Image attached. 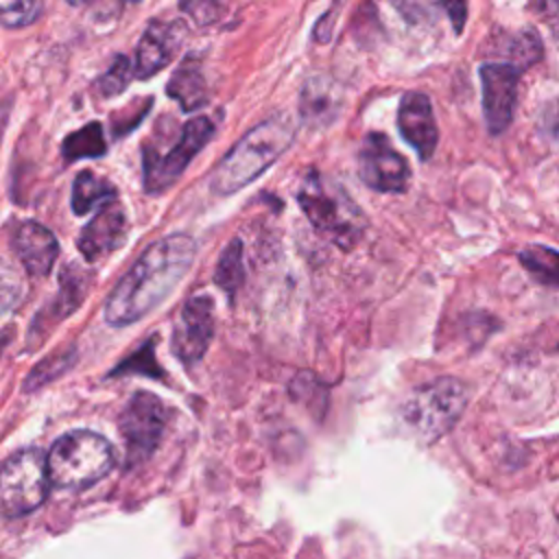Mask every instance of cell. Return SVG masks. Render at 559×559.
<instances>
[{"mask_svg": "<svg viewBox=\"0 0 559 559\" xmlns=\"http://www.w3.org/2000/svg\"><path fill=\"white\" fill-rule=\"evenodd\" d=\"M194 240L173 234L153 242L105 301L109 325H129L155 310L183 280L194 260Z\"/></svg>", "mask_w": 559, "mask_h": 559, "instance_id": "1", "label": "cell"}, {"mask_svg": "<svg viewBox=\"0 0 559 559\" xmlns=\"http://www.w3.org/2000/svg\"><path fill=\"white\" fill-rule=\"evenodd\" d=\"M293 138L295 122L286 114L253 127L212 173V190L218 194H231L245 188L290 146Z\"/></svg>", "mask_w": 559, "mask_h": 559, "instance_id": "2", "label": "cell"}, {"mask_svg": "<svg viewBox=\"0 0 559 559\" xmlns=\"http://www.w3.org/2000/svg\"><path fill=\"white\" fill-rule=\"evenodd\" d=\"M46 465L50 485L59 489H85L109 474L114 450L105 437L90 430H74L52 443Z\"/></svg>", "mask_w": 559, "mask_h": 559, "instance_id": "3", "label": "cell"}, {"mask_svg": "<svg viewBox=\"0 0 559 559\" xmlns=\"http://www.w3.org/2000/svg\"><path fill=\"white\" fill-rule=\"evenodd\" d=\"M297 199L308 221L317 227V231L334 240L338 247H349L360 236V210L352 203V199L341 186L332 183L323 175H306L297 192Z\"/></svg>", "mask_w": 559, "mask_h": 559, "instance_id": "4", "label": "cell"}, {"mask_svg": "<svg viewBox=\"0 0 559 559\" xmlns=\"http://www.w3.org/2000/svg\"><path fill=\"white\" fill-rule=\"evenodd\" d=\"M465 386L456 378H439L421 389H415L404 408V421L426 443H432L448 432L465 408Z\"/></svg>", "mask_w": 559, "mask_h": 559, "instance_id": "5", "label": "cell"}, {"mask_svg": "<svg viewBox=\"0 0 559 559\" xmlns=\"http://www.w3.org/2000/svg\"><path fill=\"white\" fill-rule=\"evenodd\" d=\"M48 487L46 454L37 448L15 452L0 467V511L9 518L35 511L46 500Z\"/></svg>", "mask_w": 559, "mask_h": 559, "instance_id": "6", "label": "cell"}, {"mask_svg": "<svg viewBox=\"0 0 559 559\" xmlns=\"http://www.w3.org/2000/svg\"><path fill=\"white\" fill-rule=\"evenodd\" d=\"M214 124L210 118H192L181 129L179 140L175 146H170L166 153H159L157 148L144 146V188L146 192H164L168 186L177 181V177L183 173V168L190 164V159L205 146V142L212 138Z\"/></svg>", "mask_w": 559, "mask_h": 559, "instance_id": "7", "label": "cell"}, {"mask_svg": "<svg viewBox=\"0 0 559 559\" xmlns=\"http://www.w3.org/2000/svg\"><path fill=\"white\" fill-rule=\"evenodd\" d=\"M166 421L168 411L157 395L148 391H138L131 395L120 415V432L127 443L129 465H138L151 456L164 435Z\"/></svg>", "mask_w": 559, "mask_h": 559, "instance_id": "8", "label": "cell"}, {"mask_svg": "<svg viewBox=\"0 0 559 559\" xmlns=\"http://www.w3.org/2000/svg\"><path fill=\"white\" fill-rule=\"evenodd\" d=\"M358 175L373 190L404 192L411 170L382 133H369L358 153Z\"/></svg>", "mask_w": 559, "mask_h": 559, "instance_id": "9", "label": "cell"}, {"mask_svg": "<svg viewBox=\"0 0 559 559\" xmlns=\"http://www.w3.org/2000/svg\"><path fill=\"white\" fill-rule=\"evenodd\" d=\"M214 336V306L207 295L190 297L173 332V352L186 365L197 362Z\"/></svg>", "mask_w": 559, "mask_h": 559, "instance_id": "10", "label": "cell"}, {"mask_svg": "<svg viewBox=\"0 0 559 559\" xmlns=\"http://www.w3.org/2000/svg\"><path fill=\"white\" fill-rule=\"evenodd\" d=\"M520 70L511 63H487L480 68L483 83V111L491 133L509 127L515 109Z\"/></svg>", "mask_w": 559, "mask_h": 559, "instance_id": "11", "label": "cell"}, {"mask_svg": "<svg viewBox=\"0 0 559 559\" xmlns=\"http://www.w3.org/2000/svg\"><path fill=\"white\" fill-rule=\"evenodd\" d=\"M129 225L124 212L111 201L100 207V212L81 229L79 251L85 260L96 262L98 258L116 251L127 238Z\"/></svg>", "mask_w": 559, "mask_h": 559, "instance_id": "12", "label": "cell"}, {"mask_svg": "<svg viewBox=\"0 0 559 559\" xmlns=\"http://www.w3.org/2000/svg\"><path fill=\"white\" fill-rule=\"evenodd\" d=\"M397 127L402 138L417 151L421 159H428L435 153L439 131L430 100L424 94L411 92L402 98L397 111Z\"/></svg>", "mask_w": 559, "mask_h": 559, "instance_id": "13", "label": "cell"}, {"mask_svg": "<svg viewBox=\"0 0 559 559\" xmlns=\"http://www.w3.org/2000/svg\"><path fill=\"white\" fill-rule=\"evenodd\" d=\"M181 35L183 31L177 22H151L138 44L135 74L140 79H148L168 66L181 44Z\"/></svg>", "mask_w": 559, "mask_h": 559, "instance_id": "14", "label": "cell"}, {"mask_svg": "<svg viewBox=\"0 0 559 559\" xmlns=\"http://www.w3.org/2000/svg\"><path fill=\"white\" fill-rule=\"evenodd\" d=\"M13 249L31 275L44 277L57 260L59 245L50 229L35 221H24L13 234Z\"/></svg>", "mask_w": 559, "mask_h": 559, "instance_id": "15", "label": "cell"}, {"mask_svg": "<svg viewBox=\"0 0 559 559\" xmlns=\"http://www.w3.org/2000/svg\"><path fill=\"white\" fill-rule=\"evenodd\" d=\"M166 92L170 98H175L181 105L183 111H192L207 103L205 79L194 59H186L175 70V74L170 76V81L166 85Z\"/></svg>", "mask_w": 559, "mask_h": 559, "instance_id": "16", "label": "cell"}, {"mask_svg": "<svg viewBox=\"0 0 559 559\" xmlns=\"http://www.w3.org/2000/svg\"><path fill=\"white\" fill-rule=\"evenodd\" d=\"M116 199V188L107 181L94 175L92 170H83L74 179L72 188V210L74 214H87L94 207H103Z\"/></svg>", "mask_w": 559, "mask_h": 559, "instance_id": "17", "label": "cell"}, {"mask_svg": "<svg viewBox=\"0 0 559 559\" xmlns=\"http://www.w3.org/2000/svg\"><path fill=\"white\" fill-rule=\"evenodd\" d=\"M520 262L539 284L559 288V251L544 245H531L520 253Z\"/></svg>", "mask_w": 559, "mask_h": 559, "instance_id": "18", "label": "cell"}, {"mask_svg": "<svg viewBox=\"0 0 559 559\" xmlns=\"http://www.w3.org/2000/svg\"><path fill=\"white\" fill-rule=\"evenodd\" d=\"M105 151H107V144L103 140L100 122H90L81 127L79 131L70 133L61 144V153L68 162H74L81 157H100Z\"/></svg>", "mask_w": 559, "mask_h": 559, "instance_id": "19", "label": "cell"}, {"mask_svg": "<svg viewBox=\"0 0 559 559\" xmlns=\"http://www.w3.org/2000/svg\"><path fill=\"white\" fill-rule=\"evenodd\" d=\"M242 245H240V240H231L229 242V247L223 251V255H221V260H218V266H216V275H214V280H216V284L225 290V293H229V295H234V290L240 286V282H242Z\"/></svg>", "mask_w": 559, "mask_h": 559, "instance_id": "20", "label": "cell"}, {"mask_svg": "<svg viewBox=\"0 0 559 559\" xmlns=\"http://www.w3.org/2000/svg\"><path fill=\"white\" fill-rule=\"evenodd\" d=\"M39 13V0H4V4L0 7V24L7 28H22L35 22Z\"/></svg>", "mask_w": 559, "mask_h": 559, "instance_id": "21", "label": "cell"}, {"mask_svg": "<svg viewBox=\"0 0 559 559\" xmlns=\"http://www.w3.org/2000/svg\"><path fill=\"white\" fill-rule=\"evenodd\" d=\"M22 293H24L22 275L11 262L0 258V317L20 304Z\"/></svg>", "mask_w": 559, "mask_h": 559, "instance_id": "22", "label": "cell"}, {"mask_svg": "<svg viewBox=\"0 0 559 559\" xmlns=\"http://www.w3.org/2000/svg\"><path fill=\"white\" fill-rule=\"evenodd\" d=\"M391 2L411 24L432 22L441 9V0H391Z\"/></svg>", "mask_w": 559, "mask_h": 559, "instance_id": "23", "label": "cell"}, {"mask_svg": "<svg viewBox=\"0 0 559 559\" xmlns=\"http://www.w3.org/2000/svg\"><path fill=\"white\" fill-rule=\"evenodd\" d=\"M131 76H133V68H131L129 59H127V57H116L114 66H111V68L100 76V81H98L100 92H103L105 96L120 94V92L127 87V83L131 81Z\"/></svg>", "mask_w": 559, "mask_h": 559, "instance_id": "24", "label": "cell"}, {"mask_svg": "<svg viewBox=\"0 0 559 559\" xmlns=\"http://www.w3.org/2000/svg\"><path fill=\"white\" fill-rule=\"evenodd\" d=\"M511 52L515 57V63H511V66H515L520 72H522V68L535 63L542 57V41H539L537 33L535 31L520 33L515 37V44H513Z\"/></svg>", "mask_w": 559, "mask_h": 559, "instance_id": "25", "label": "cell"}, {"mask_svg": "<svg viewBox=\"0 0 559 559\" xmlns=\"http://www.w3.org/2000/svg\"><path fill=\"white\" fill-rule=\"evenodd\" d=\"M70 365V354H63V356H50L46 358L44 362H39L31 373H28V380L24 384L26 391L31 389H39L41 384H46L48 380L57 378L66 367Z\"/></svg>", "mask_w": 559, "mask_h": 559, "instance_id": "26", "label": "cell"}, {"mask_svg": "<svg viewBox=\"0 0 559 559\" xmlns=\"http://www.w3.org/2000/svg\"><path fill=\"white\" fill-rule=\"evenodd\" d=\"M181 7L199 22V24H207L212 20H216L218 11H221V2L218 0H183Z\"/></svg>", "mask_w": 559, "mask_h": 559, "instance_id": "27", "label": "cell"}, {"mask_svg": "<svg viewBox=\"0 0 559 559\" xmlns=\"http://www.w3.org/2000/svg\"><path fill=\"white\" fill-rule=\"evenodd\" d=\"M441 9L450 15L454 31H461L465 24V0H441Z\"/></svg>", "mask_w": 559, "mask_h": 559, "instance_id": "28", "label": "cell"}, {"mask_svg": "<svg viewBox=\"0 0 559 559\" xmlns=\"http://www.w3.org/2000/svg\"><path fill=\"white\" fill-rule=\"evenodd\" d=\"M539 9L544 13H559V0H539Z\"/></svg>", "mask_w": 559, "mask_h": 559, "instance_id": "29", "label": "cell"}, {"mask_svg": "<svg viewBox=\"0 0 559 559\" xmlns=\"http://www.w3.org/2000/svg\"><path fill=\"white\" fill-rule=\"evenodd\" d=\"M66 2H72V4H81V2H85V0H66Z\"/></svg>", "mask_w": 559, "mask_h": 559, "instance_id": "30", "label": "cell"}]
</instances>
